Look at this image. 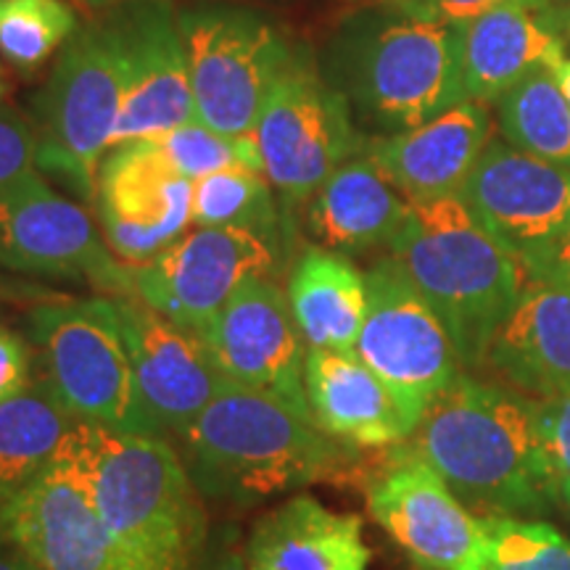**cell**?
I'll use <instances>...</instances> for the list:
<instances>
[{"label":"cell","mask_w":570,"mask_h":570,"mask_svg":"<svg viewBox=\"0 0 570 570\" xmlns=\"http://www.w3.org/2000/svg\"><path fill=\"white\" fill-rule=\"evenodd\" d=\"M336 80L348 106L402 132L465 104L460 24L399 17L356 21L336 42Z\"/></svg>","instance_id":"5"},{"label":"cell","mask_w":570,"mask_h":570,"mask_svg":"<svg viewBox=\"0 0 570 570\" xmlns=\"http://www.w3.org/2000/svg\"><path fill=\"white\" fill-rule=\"evenodd\" d=\"M389 248L444 323L460 365L481 367L491 338L529 283L523 262L460 196L410 202Z\"/></svg>","instance_id":"4"},{"label":"cell","mask_w":570,"mask_h":570,"mask_svg":"<svg viewBox=\"0 0 570 570\" xmlns=\"http://www.w3.org/2000/svg\"><path fill=\"white\" fill-rule=\"evenodd\" d=\"M114 304L151 431L175 444L227 377L202 333L161 317L135 296H114Z\"/></svg>","instance_id":"16"},{"label":"cell","mask_w":570,"mask_h":570,"mask_svg":"<svg viewBox=\"0 0 570 570\" xmlns=\"http://www.w3.org/2000/svg\"><path fill=\"white\" fill-rule=\"evenodd\" d=\"M487 570H570V541L544 520L481 518Z\"/></svg>","instance_id":"31"},{"label":"cell","mask_w":570,"mask_h":570,"mask_svg":"<svg viewBox=\"0 0 570 570\" xmlns=\"http://www.w3.org/2000/svg\"><path fill=\"white\" fill-rule=\"evenodd\" d=\"M92 204L109 252L138 267L188 230L194 180L177 173L151 138L130 140L104 156Z\"/></svg>","instance_id":"15"},{"label":"cell","mask_w":570,"mask_h":570,"mask_svg":"<svg viewBox=\"0 0 570 570\" xmlns=\"http://www.w3.org/2000/svg\"><path fill=\"white\" fill-rule=\"evenodd\" d=\"M273 183L248 167H227L194 183L196 227H248L277 238V206Z\"/></svg>","instance_id":"29"},{"label":"cell","mask_w":570,"mask_h":570,"mask_svg":"<svg viewBox=\"0 0 570 570\" xmlns=\"http://www.w3.org/2000/svg\"><path fill=\"white\" fill-rule=\"evenodd\" d=\"M473 217L518 259L570 227V167L494 140L458 194Z\"/></svg>","instance_id":"18"},{"label":"cell","mask_w":570,"mask_h":570,"mask_svg":"<svg viewBox=\"0 0 570 570\" xmlns=\"http://www.w3.org/2000/svg\"><path fill=\"white\" fill-rule=\"evenodd\" d=\"M80 32L67 0H0V59L19 71L40 69Z\"/></svg>","instance_id":"30"},{"label":"cell","mask_w":570,"mask_h":570,"mask_svg":"<svg viewBox=\"0 0 570 570\" xmlns=\"http://www.w3.org/2000/svg\"><path fill=\"white\" fill-rule=\"evenodd\" d=\"M508 3H518V0H381L383 9L399 17L441 21V24H462ZM537 3H547V0H537Z\"/></svg>","instance_id":"34"},{"label":"cell","mask_w":570,"mask_h":570,"mask_svg":"<svg viewBox=\"0 0 570 570\" xmlns=\"http://www.w3.org/2000/svg\"><path fill=\"white\" fill-rule=\"evenodd\" d=\"M125 101L117 40L104 19L71 38L38 96V173L96 202V177L109 154Z\"/></svg>","instance_id":"7"},{"label":"cell","mask_w":570,"mask_h":570,"mask_svg":"<svg viewBox=\"0 0 570 570\" xmlns=\"http://www.w3.org/2000/svg\"><path fill=\"white\" fill-rule=\"evenodd\" d=\"M196 119L227 138L254 132L294 46L265 13L238 6L180 11Z\"/></svg>","instance_id":"9"},{"label":"cell","mask_w":570,"mask_h":570,"mask_svg":"<svg viewBox=\"0 0 570 570\" xmlns=\"http://www.w3.org/2000/svg\"><path fill=\"white\" fill-rule=\"evenodd\" d=\"M504 140L539 159L570 167V106L552 67H541L497 98Z\"/></svg>","instance_id":"28"},{"label":"cell","mask_w":570,"mask_h":570,"mask_svg":"<svg viewBox=\"0 0 570 570\" xmlns=\"http://www.w3.org/2000/svg\"><path fill=\"white\" fill-rule=\"evenodd\" d=\"M0 267L85 277L114 296H127L130 281V267L109 252L90 214L56 194L40 173L0 190Z\"/></svg>","instance_id":"14"},{"label":"cell","mask_w":570,"mask_h":570,"mask_svg":"<svg viewBox=\"0 0 570 570\" xmlns=\"http://www.w3.org/2000/svg\"><path fill=\"white\" fill-rule=\"evenodd\" d=\"M3 90H6V82H3V69H0V98H3Z\"/></svg>","instance_id":"43"},{"label":"cell","mask_w":570,"mask_h":570,"mask_svg":"<svg viewBox=\"0 0 570 570\" xmlns=\"http://www.w3.org/2000/svg\"><path fill=\"white\" fill-rule=\"evenodd\" d=\"M523 262L529 281L570 285V227H566L552 244L525 256Z\"/></svg>","instance_id":"37"},{"label":"cell","mask_w":570,"mask_h":570,"mask_svg":"<svg viewBox=\"0 0 570 570\" xmlns=\"http://www.w3.org/2000/svg\"><path fill=\"white\" fill-rule=\"evenodd\" d=\"M38 173V130L24 114L0 106V190Z\"/></svg>","instance_id":"33"},{"label":"cell","mask_w":570,"mask_h":570,"mask_svg":"<svg viewBox=\"0 0 570 570\" xmlns=\"http://www.w3.org/2000/svg\"><path fill=\"white\" fill-rule=\"evenodd\" d=\"M483 365L539 402L570 396V285L525 283Z\"/></svg>","instance_id":"23"},{"label":"cell","mask_w":570,"mask_h":570,"mask_svg":"<svg viewBox=\"0 0 570 570\" xmlns=\"http://www.w3.org/2000/svg\"><path fill=\"white\" fill-rule=\"evenodd\" d=\"M309 415L325 436L356 446H399L415 431L386 383L354 352L306 348Z\"/></svg>","instance_id":"21"},{"label":"cell","mask_w":570,"mask_h":570,"mask_svg":"<svg viewBox=\"0 0 570 570\" xmlns=\"http://www.w3.org/2000/svg\"><path fill=\"white\" fill-rule=\"evenodd\" d=\"M533 420L552 470L570 479V396L541 399L533 404Z\"/></svg>","instance_id":"35"},{"label":"cell","mask_w":570,"mask_h":570,"mask_svg":"<svg viewBox=\"0 0 570 570\" xmlns=\"http://www.w3.org/2000/svg\"><path fill=\"white\" fill-rule=\"evenodd\" d=\"M75 423L42 377L0 402V510L53 465Z\"/></svg>","instance_id":"27"},{"label":"cell","mask_w":570,"mask_h":570,"mask_svg":"<svg viewBox=\"0 0 570 570\" xmlns=\"http://www.w3.org/2000/svg\"><path fill=\"white\" fill-rule=\"evenodd\" d=\"M32 381V348L24 338L0 327V402L19 394Z\"/></svg>","instance_id":"36"},{"label":"cell","mask_w":570,"mask_h":570,"mask_svg":"<svg viewBox=\"0 0 570 570\" xmlns=\"http://www.w3.org/2000/svg\"><path fill=\"white\" fill-rule=\"evenodd\" d=\"M277 246L248 227H196L146 265L130 267L127 296L202 333L248 277L275 269Z\"/></svg>","instance_id":"11"},{"label":"cell","mask_w":570,"mask_h":570,"mask_svg":"<svg viewBox=\"0 0 570 570\" xmlns=\"http://www.w3.org/2000/svg\"><path fill=\"white\" fill-rule=\"evenodd\" d=\"M177 444L198 494L238 508L333 479L346 462L309 417L230 381Z\"/></svg>","instance_id":"3"},{"label":"cell","mask_w":570,"mask_h":570,"mask_svg":"<svg viewBox=\"0 0 570 570\" xmlns=\"http://www.w3.org/2000/svg\"><path fill=\"white\" fill-rule=\"evenodd\" d=\"M227 381L269 394L309 417L304 389L306 344L291 315L288 294L269 275L240 285L204 331Z\"/></svg>","instance_id":"17"},{"label":"cell","mask_w":570,"mask_h":570,"mask_svg":"<svg viewBox=\"0 0 570 570\" xmlns=\"http://www.w3.org/2000/svg\"><path fill=\"white\" fill-rule=\"evenodd\" d=\"M552 71H554V77H558V85H560L562 96H566V101L570 106V59H566V56H562V59L552 67Z\"/></svg>","instance_id":"41"},{"label":"cell","mask_w":570,"mask_h":570,"mask_svg":"<svg viewBox=\"0 0 570 570\" xmlns=\"http://www.w3.org/2000/svg\"><path fill=\"white\" fill-rule=\"evenodd\" d=\"M404 446L481 518H537L560 499L533 402L470 375H458L433 399Z\"/></svg>","instance_id":"1"},{"label":"cell","mask_w":570,"mask_h":570,"mask_svg":"<svg viewBox=\"0 0 570 570\" xmlns=\"http://www.w3.org/2000/svg\"><path fill=\"white\" fill-rule=\"evenodd\" d=\"M71 3H75L80 11L88 13V17H98V13H106L117 9V6H122L125 0H71Z\"/></svg>","instance_id":"40"},{"label":"cell","mask_w":570,"mask_h":570,"mask_svg":"<svg viewBox=\"0 0 570 570\" xmlns=\"http://www.w3.org/2000/svg\"><path fill=\"white\" fill-rule=\"evenodd\" d=\"M367 510L415 570H487L481 518L404 444L370 479Z\"/></svg>","instance_id":"13"},{"label":"cell","mask_w":570,"mask_h":570,"mask_svg":"<svg viewBox=\"0 0 570 570\" xmlns=\"http://www.w3.org/2000/svg\"><path fill=\"white\" fill-rule=\"evenodd\" d=\"M491 142V117L483 104H458L412 130L365 140L362 154L407 202L458 196Z\"/></svg>","instance_id":"20"},{"label":"cell","mask_w":570,"mask_h":570,"mask_svg":"<svg viewBox=\"0 0 570 570\" xmlns=\"http://www.w3.org/2000/svg\"><path fill=\"white\" fill-rule=\"evenodd\" d=\"M558 489H560V499L566 502V508L570 512V479L568 475H558Z\"/></svg>","instance_id":"42"},{"label":"cell","mask_w":570,"mask_h":570,"mask_svg":"<svg viewBox=\"0 0 570 570\" xmlns=\"http://www.w3.org/2000/svg\"><path fill=\"white\" fill-rule=\"evenodd\" d=\"M0 533L46 570H148L59 460L0 510Z\"/></svg>","instance_id":"19"},{"label":"cell","mask_w":570,"mask_h":570,"mask_svg":"<svg viewBox=\"0 0 570 570\" xmlns=\"http://www.w3.org/2000/svg\"><path fill=\"white\" fill-rule=\"evenodd\" d=\"M288 304L306 348L352 354L367 317V283L344 254L312 246L288 277Z\"/></svg>","instance_id":"26"},{"label":"cell","mask_w":570,"mask_h":570,"mask_svg":"<svg viewBox=\"0 0 570 570\" xmlns=\"http://www.w3.org/2000/svg\"><path fill=\"white\" fill-rule=\"evenodd\" d=\"M151 140L159 146V151L167 156V161L173 164L177 173L194 183L227 167H248L262 173L254 132L244 135V138H227V135H219L212 127H206L202 119H190V122L156 135Z\"/></svg>","instance_id":"32"},{"label":"cell","mask_w":570,"mask_h":570,"mask_svg":"<svg viewBox=\"0 0 570 570\" xmlns=\"http://www.w3.org/2000/svg\"><path fill=\"white\" fill-rule=\"evenodd\" d=\"M410 202L365 154L333 173L309 198L306 225L327 252L360 254L391 246L407 217Z\"/></svg>","instance_id":"25"},{"label":"cell","mask_w":570,"mask_h":570,"mask_svg":"<svg viewBox=\"0 0 570 570\" xmlns=\"http://www.w3.org/2000/svg\"><path fill=\"white\" fill-rule=\"evenodd\" d=\"M0 570H46L0 533Z\"/></svg>","instance_id":"39"},{"label":"cell","mask_w":570,"mask_h":570,"mask_svg":"<svg viewBox=\"0 0 570 570\" xmlns=\"http://www.w3.org/2000/svg\"><path fill=\"white\" fill-rule=\"evenodd\" d=\"M56 460L148 570H190L202 558V494L173 441L75 423Z\"/></svg>","instance_id":"2"},{"label":"cell","mask_w":570,"mask_h":570,"mask_svg":"<svg viewBox=\"0 0 570 570\" xmlns=\"http://www.w3.org/2000/svg\"><path fill=\"white\" fill-rule=\"evenodd\" d=\"M252 570H367L362 518L333 512L309 494L285 499L254 523L246 544Z\"/></svg>","instance_id":"24"},{"label":"cell","mask_w":570,"mask_h":570,"mask_svg":"<svg viewBox=\"0 0 570 570\" xmlns=\"http://www.w3.org/2000/svg\"><path fill=\"white\" fill-rule=\"evenodd\" d=\"M262 173L285 202L302 204L341 164L365 148L346 96L320 71L306 48H294L254 125Z\"/></svg>","instance_id":"8"},{"label":"cell","mask_w":570,"mask_h":570,"mask_svg":"<svg viewBox=\"0 0 570 570\" xmlns=\"http://www.w3.org/2000/svg\"><path fill=\"white\" fill-rule=\"evenodd\" d=\"M125 75V101L111 148L156 138L196 119L188 53L180 32V11L173 0H125L106 11Z\"/></svg>","instance_id":"12"},{"label":"cell","mask_w":570,"mask_h":570,"mask_svg":"<svg viewBox=\"0 0 570 570\" xmlns=\"http://www.w3.org/2000/svg\"><path fill=\"white\" fill-rule=\"evenodd\" d=\"M367 317L354 354L386 383L417 428L433 399L460 375L444 323L402 265L389 256L365 273Z\"/></svg>","instance_id":"10"},{"label":"cell","mask_w":570,"mask_h":570,"mask_svg":"<svg viewBox=\"0 0 570 570\" xmlns=\"http://www.w3.org/2000/svg\"><path fill=\"white\" fill-rule=\"evenodd\" d=\"M27 323L38 377L77 423L154 433L135 389L114 298L48 302L35 306Z\"/></svg>","instance_id":"6"},{"label":"cell","mask_w":570,"mask_h":570,"mask_svg":"<svg viewBox=\"0 0 570 570\" xmlns=\"http://www.w3.org/2000/svg\"><path fill=\"white\" fill-rule=\"evenodd\" d=\"M465 101L489 104L541 67L562 59V38L547 3L518 0L460 24Z\"/></svg>","instance_id":"22"},{"label":"cell","mask_w":570,"mask_h":570,"mask_svg":"<svg viewBox=\"0 0 570 570\" xmlns=\"http://www.w3.org/2000/svg\"><path fill=\"white\" fill-rule=\"evenodd\" d=\"M190 570H252L246 562L244 547L233 537V531H214L209 541H206L202 558Z\"/></svg>","instance_id":"38"}]
</instances>
